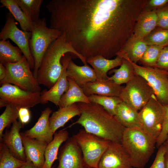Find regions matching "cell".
<instances>
[{"label":"cell","instance_id":"cell-37","mask_svg":"<svg viewBox=\"0 0 168 168\" xmlns=\"http://www.w3.org/2000/svg\"><path fill=\"white\" fill-rule=\"evenodd\" d=\"M164 115L161 133L156 140V147L159 148L168 138V105H163Z\"/></svg>","mask_w":168,"mask_h":168},{"label":"cell","instance_id":"cell-38","mask_svg":"<svg viewBox=\"0 0 168 168\" xmlns=\"http://www.w3.org/2000/svg\"><path fill=\"white\" fill-rule=\"evenodd\" d=\"M158 148L155 160L149 168H165L166 149L163 144Z\"/></svg>","mask_w":168,"mask_h":168},{"label":"cell","instance_id":"cell-39","mask_svg":"<svg viewBox=\"0 0 168 168\" xmlns=\"http://www.w3.org/2000/svg\"><path fill=\"white\" fill-rule=\"evenodd\" d=\"M156 67L168 72V45L164 47L162 49Z\"/></svg>","mask_w":168,"mask_h":168},{"label":"cell","instance_id":"cell-10","mask_svg":"<svg viewBox=\"0 0 168 168\" xmlns=\"http://www.w3.org/2000/svg\"><path fill=\"white\" fill-rule=\"evenodd\" d=\"M138 112L141 128L156 140L162 130L164 115L163 105L153 94Z\"/></svg>","mask_w":168,"mask_h":168},{"label":"cell","instance_id":"cell-29","mask_svg":"<svg viewBox=\"0 0 168 168\" xmlns=\"http://www.w3.org/2000/svg\"><path fill=\"white\" fill-rule=\"evenodd\" d=\"M18 47L12 45L8 40L0 41V63H15L21 60L24 55Z\"/></svg>","mask_w":168,"mask_h":168},{"label":"cell","instance_id":"cell-45","mask_svg":"<svg viewBox=\"0 0 168 168\" xmlns=\"http://www.w3.org/2000/svg\"><path fill=\"white\" fill-rule=\"evenodd\" d=\"M164 9L167 28L168 29V5L164 7Z\"/></svg>","mask_w":168,"mask_h":168},{"label":"cell","instance_id":"cell-11","mask_svg":"<svg viewBox=\"0 0 168 168\" xmlns=\"http://www.w3.org/2000/svg\"><path fill=\"white\" fill-rule=\"evenodd\" d=\"M31 36V32L21 30L17 27L14 18L10 13L7 14L5 23L0 32V39H9L14 42L22 52L31 69L33 70L34 60L29 45Z\"/></svg>","mask_w":168,"mask_h":168},{"label":"cell","instance_id":"cell-12","mask_svg":"<svg viewBox=\"0 0 168 168\" xmlns=\"http://www.w3.org/2000/svg\"><path fill=\"white\" fill-rule=\"evenodd\" d=\"M41 92L26 91L11 84H4L0 87V100L17 107H34L40 103Z\"/></svg>","mask_w":168,"mask_h":168},{"label":"cell","instance_id":"cell-49","mask_svg":"<svg viewBox=\"0 0 168 168\" xmlns=\"http://www.w3.org/2000/svg\"><path fill=\"white\" fill-rule=\"evenodd\" d=\"M166 141L168 142V138L166 140Z\"/></svg>","mask_w":168,"mask_h":168},{"label":"cell","instance_id":"cell-44","mask_svg":"<svg viewBox=\"0 0 168 168\" xmlns=\"http://www.w3.org/2000/svg\"><path fill=\"white\" fill-rule=\"evenodd\" d=\"M19 168H40L35 165L31 161L26 159L24 164Z\"/></svg>","mask_w":168,"mask_h":168},{"label":"cell","instance_id":"cell-41","mask_svg":"<svg viewBox=\"0 0 168 168\" xmlns=\"http://www.w3.org/2000/svg\"><path fill=\"white\" fill-rule=\"evenodd\" d=\"M157 16V26L159 28L167 29L165 15L164 7L156 11Z\"/></svg>","mask_w":168,"mask_h":168},{"label":"cell","instance_id":"cell-18","mask_svg":"<svg viewBox=\"0 0 168 168\" xmlns=\"http://www.w3.org/2000/svg\"><path fill=\"white\" fill-rule=\"evenodd\" d=\"M20 133L26 160L31 161L38 167L43 168L45 161V151L48 143L28 137L23 132Z\"/></svg>","mask_w":168,"mask_h":168},{"label":"cell","instance_id":"cell-34","mask_svg":"<svg viewBox=\"0 0 168 168\" xmlns=\"http://www.w3.org/2000/svg\"><path fill=\"white\" fill-rule=\"evenodd\" d=\"M19 109L11 105L8 104L0 116V139L3 134L4 129L18 118Z\"/></svg>","mask_w":168,"mask_h":168},{"label":"cell","instance_id":"cell-46","mask_svg":"<svg viewBox=\"0 0 168 168\" xmlns=\"http://www.w3.org/2000/svg\"><path fill=\"white\" fill-rule=\"evenodd\" d=\"M162 144L164 145L166 149V154L168 155V142L166 141Z\"/></svg>","mask_w":168,"mask_h":168},{"label":"cell","instance_id":"cell-7","mask_svg":"<svg viewBox=\"0 0 168 168\" xmlns=\"http://www.w3.org/2000/svg\"><path fill=\"white\" fill-rule=\"evenodd\" d=\"M119 56L130 63L136 74L147 81L158 101L163 105H168V72L156 67L138 65L132 62L124 53H121Z\"/></svg>","mask_w":168,"mask_h":168},{"label":"cell","instance_id":"cell-48","mask_svg":"<svg viewBox=\"0 0 168 168\" xmlns=\"http://www.w3.org/2000/svg\"><path fill=\"white\" fill-rule=\"evenodd\" d=\"M165 168H168V155L165 156Z\"/></svg>","mask_w":168,"mask_h":168},{"label":"cell","instance_id":"cell-15","mask_svg":"<svg viewBox=\"0 0 168 168\" xmlns=\"http://www.w3.org/2000/svg\"><path fill=\"white\" fill-rule=\"evenodd\" d=\"M71 59V56L67 54L62 57L63 69L61 74L55 84L49 90H45L41 92L40 104H45L50 101L56 106L59 105L61 97L68 89L67 69Z\"/></svg>","mask_w":168,"mask_h":168},{"label":"cell","instance_id":"cell-8","mask_svg":"<svg viewBox=\"0 0 168 168\" xmlns=\"http://www.w3.org/2000/svg\"><path fill=\"white\" fill-rule=\"evenodd\" d=\"M82 152L83 159L89 168H98L99 161L110 142L102 139L80 129L73 136Z\"/></svg>","mask_w":168,"mask_h":168},{"label":"cell","instance_id":"cell-27","mask_svg":"<svg viewBox=\"0 0 168 168\" xmlns=\"http://www.w3.org/2000/svg\"><path fill=\"white\" fill-rule=\"evenodd\" d=\"M147 46L143 39L133 35L119 52L125 54L132 62L136 63L142 57Z\"/></svg>","mask_w":168,"mask_h":168},{"label":"cell","instance_id":"cell-24","mask_svg":"<svg viewBox=\"0 0 168 168\" xmlns=\"http://www.w3.org/2000/svg\"><path fill=\"white\" fill-rule=\"evenodd\" d=\"M114 117L125 128H141L139 112L123 101L118 105Z\"/></svg>","mask_w":168,"mask_h":168},{"label":"cell","instance_id":"cell-35","mask_svg":"<svg viewBox=\"0 0 168 168\" xmlns=\"http://www.w3.org/2000/svg\"><path fill=\"white\" fill-rule=\"evenodd\" d=\"M147 45H168V29L159 28L153 30L143 39Z\"/></svg>","mask_w":168,"mask_h":168},{"label":"cell","instance_id":"cell-9","mask_svg":"<svg viewBox=\"0 0 168 168\" xmlns=\"http://www.w3.org/2000/svg\"><path fill=\"white\" fill-rule=\"evenodd\" d=\"M153 94L147 81L135 74L124 87L119 97L124 102L138 111L146 105Z\"/></svg>","mask_w":168,"mask_h":168},{"label":"cell","instance_id":"cell-25","mask_svg":"<svg viewBox=\"0 0 168 168\" xmlns=\"http://www.w3.org/2000/svg\"><path fill=\"white\" fill-rule=\"evenodd\" d=\"M67 131L63 129L54 134L53 140L48 143L45 149V161L43 168H52L54 162L58 159L59 149L61 144L69 138Z\"/></svg>","mask_w":168,"mask_h":168},{"label":"cell","instance_id":"cell-40","mask_svg":"<svg viewBox=\"0 0 168 168\" xmlns=\"http://www.w3.org/2000/svg\"><path fill=\"white\" fill-rule=\"evenodd\" d=\"M18 118L19 121L23 124L28 123L30 119V112L29 108H21L19 109Z\"/></svg>","mask_w":168,"mask_h":168},{"label":"cell","instance_id":"cell-50","mask_svg":"<svg viewBox=\"0 0 168 168\" xmlns=\"http://www.w3.org/2000/svg\"></svg>","mask_w":168,"mask_h":168},{"label":"cell","instance_id":"cell-14","mask_svg":"<svg viewBox=\"0 0 168 168\" xmlns=\"http://www.w3.org/2000/svg\"><path fill=\"white\" fill-rule=\"evenodd\" d=\"M98 168H134L121 144L110 142L102 156Z\"/></svg>","mask_w":168,"mask_h":168},{"label":"cell","instance_id":"cell-20","mask_svg":"<svg viewBox=\"0 0 168 168\" xmlns=\"http://www.w3.org/2000/svg\"><path fill=\"white\" fill-rule=\"evenodd\" d=\"M67 75L74 80L80 86H82L89 82H93L96 80L94 69L87 64L79 66L72 60L69 61L67 69Z\"/></svg>","mask_w":168,"mask_h":168},{"label":"cell","instance_id":"cell-43","mask_svg":"<svg viewBox=\"0 0 168 168\" xmlns=\"http://www.w3.org/2000/svg\"><path fill=\"white\" fill-rule=\"evenodd\" d=\"M7 70L5 66L0 63V81L2 80L6 77Z\"/></svg>","mask_w":168,"mask_h":168},{"label":"cell","instance_id":"cell-2","mask_svg":"<svg viewBox=\"0 0 168 168\" xmlns=\"http://www.w3.org/2000/svg\"><path fill=\"white\" fill-rule=\"evenodd\" d=\"M81 114L75 124L82 125L87 132L105 140L121 143L125 128L101 106L94 103L77 104Z\"/></svg>","mask_w":168,"mask_h":168},{"label":"cell","instance_id":"cell-22","mask_svg":"<svg viewBox=\"0 0 168 168\" xmlns=\"http://www.w3.org/2000/svg\"><path fill=\"white\" fill-rule=\"evenodd\" d=\"M86 62L92 67L95 72L97 80L108 79V72L120 66L122 58L118 55L113 59H107L102 56L97 55L88 58Z\"/></svg>","mask_w":168,"mask_h":168},{"label":"cell","instance_id":"cell-5","mask_svg":"<svg viewBox=\"0 0 168 168\" xmlns=\"http://www.w3.org/2000/svg\"><path fill=\"white\" fill-rule=\"evenodd\" d=\"M31 33L29 45L35 62L33 73L37 79L38 70L46 50L61 34L57 30L48 27L45 18L33 22Z\"/></svg>","mask_w":168,"mask_h":168},{"label":"cell","instance_id":"cell-47","mask_svg":"<svg viewBox=\"0 0 168 168\" xmlns=\"http://www.w3.org/2000/svg\"><path fill=\"white\" fill-rule=\"evenodd\" d=\"M7 105V104L6 102L0 100V108L1 109L4 107H6Z\"/></svg>","mask_w":168,"mask_h":168},{"label":"cell","instance_id":"cell-30","mask_svg":"<svg viewBox=\"0 0 168 168\" xmlns=\"http://www.w3.org/2000/svg\"><path fill=\"white\" fill-rule=\"evenodd\" d=\"M121 58L122 62L120 68L110 71V74L114 73V74L108 78L119 85L128 83L135 74L134 68L130 63L126 59Z\"/></svg>","mask_w":168,"mask_h":168},{"label":"cell","instance_id":"cell-36","mask_svg":"<svg viewBox=\"0 0 168 168\" xmlns=\"http://www.w3.org/2000/svg\"><path fill=\"white\" fill-rule=\"evenodd\" d=\"M164 46L149 45L139 61L144 66L156 67L160 53Z\"/></svg>","mask_w":168,"mask_h":168},{"label":"cell","instance_id":"cell-13","mask_svg":"<svg viewBox=\"0 0 168 168\" xmlns=\"http://www.w3.org/2000/svg\"><path fill=\"white\" fill-rule=\"evenodd\" d=\"M58 156L59 163L56 168H89L86 165L81 150L73 136L60 148Z\"/></svg>","mask_w":168,"mask_h":168},{"label":"cell","instance_id":"cell-28","mask_svg":"<svg viewBox=\"0 0 168 168\" xmlns=\"http://www.w3.org/2000/svg\"><path fill=\"white\" fill-rule=\"evenodd\" d=\"M2 7L7 8L16 20L22 30L31 32L32 22L26 16L18 5L16 0H0Z\"/></svg>","mask_w":168,"mask_h":168},{"label":"cell","instance_id":"cell-16","mask_svg":"<svg viewBox=\"0 0 168 168\" xmlns=\"http://www.w3.org/2000/svg\"><path fill=\"white\" fill-rule=\"evenodd\" d=\"M24 125L20 121H15L9 130L3 133L0 142L4 144L16 158L26 161V156L21 137L20 130Z\"/></svg>","mask_w":168,"mask_h":168},{"label":"cell","instance_id":"cell-31","mask_svg":"<svg viewBox=\"0 0 168 168\" xmlns=\"http://www.w3.org/2000/svg\"><path fill=\"white\" fill-rule=\"evenodd\" d=\"M90 101L97 104L112 115H115L118 105L123 102L119 97L93 94L88 96Z\"/></svg>","mask_w":168,"mask_h":168},{"label":"cell","instance_id":"cell-26","mask_svg":"<svg viewBox=\"0 0 168 168\" xmlns=\"http://www.w3.org/2000/svg\"><path fill=\"white\" fill-rule=\"evenodd\" d=\"M68 82V87L67 91L60 98L58 106L63 107L76 103L82 102L90 103L88 96L84 93L82 88L75 81L67 77Z\"/></svg>","mask_w":168,"mask_h":168},{"label":"cell","instance_id":"cell-42","mask_svg":"<svg viewBox=\"0 0 168 168\" xmlns=\"http://www.w3.org/2000/svg\"><path fill=\"white\" fill-rule=\"evenodd\" d=\"M168 3V0H151L148 5L151 8L162 7Z\"/></svg>","mask_w":168,"mask_h":168},{"label":"cell","instance_id":"cell-6","mask_svg":"<svg viewBox=\"0 0 168 168\" xmlns=\"http://www.w3.org/2000/svg\"><path fill=\"white\" fill-rule=\"evenodd\" d=\"M4 65L7 73L5 78L0 81L1 84H13L26 91L40 92V85L24 55L21 60L16 63H7Z\"/></svg>","mask_w":168,"mask_h":168},{"label":"cell","instance_id":"cell-23","mask_svg":"<svg viewBox=\"0 0 168 168\" xmlns=\"http://www.w3.org/2000/svg\"><path fill=\"white\" fill-rule=\"evenodd\" d=\"M81 112L78 105L75 103L63 107H59L53 113L49 118L50 125L53 132L64 126L70 119L75 116H80Z\"/></svg>","mask_w":168,"mask_h":168},{"label":"cell","instance_id":"cell-1","mask_svg":"<svg viewBox=\"0 0 168 168\" xmlns=\"http://www.w3.org/2000/svg\"><path fill=\"white\" fill-rule=\"evenodd\" d=\"M145 6L143 0H52L46 7L50 28L64 33L86 60L116 55L133 35Z\"/></svg>","mask_w":168,"mask_h":168},{"label":"cell","instance_id":"cell-3","mask_svg":"<svg viewBox=\"0 0 168 168\" xmlns=\"http://www.w3.org/2000/svg\"><path fill=\"white\" fill-rule=\"evenodd\" d=\"M74 54L84 63L86 60L67 42L65 35L62 34L53 42L46 50L38 70L37 80L40 85L51 88L60 77L63 69L62 58L67 54Z\"/></svg>","mask_w":168,"mask_h":168},{"label":"cell","instance_id":"cell-21","mask_svg":"<svg viewBox=\"0 0 168 168\" xmlns=\"http://www.w3.org/2000/svg\"><path fill=\"white\" fill-rule=\"evenodd\" d=\"M156 11L147 10L141 13L138 17L134 29L133 35L143 39L157 26Z\"/></svg>","mask_w":168,"mask_h":168},{"label":"cell","instance_id":"cell-32","mask_svg":"<svg viewBox=\"0 0 168 168\" xmlns=\"http://www.w3.org/2000/svg\"><path fill=\"white\" fill-rule=\"evenodd\" d=\"M26 17L32 22L39 19L42 0H16Z\"/></svg>","mask_w":168,"mask_h":168},{"label":"cell","instance_id":"cell-33","mask_svg":"<svg viewBox=\"0 0 168 168\" xmlns=\"http://www.w3.org/2000/svg\"><path fill=\"white\" fill-rule=\"evenodd\" d=\"M25 162L15 157L7 146L0 142V168H19Z\"/></svg>","mask_w":168,"mask_h":168},{"label":"cell","instance_id":"cell-19","mask_svg":"<svg viewBox=\"0 0 168 168\" xmlns=\"http://www.w3.org/2000/svg\"><path fill=\"white\" fill-rule=\"evenodd\" d=\"M124 87L117 84L108 79L96 80L82 86L84 93L87 96L93 94L119 97Z\"/></svg>","mask_w":168,"mask_h":168},{"label":"cell","instance_id":"cell-4","mask_svg":"<svg viewBox=\"0 0 168 168\" xmlns=\"http://www.w3.org/2000/svg\"><path fill=\"white\" fill-rule=\"evenodd\" d=\"M121 144L134 168H144L154 152L156 139L140 128H125Z\"/></svg>","mask_w":168,"mask_h":168},{"label":"cell","instance_id":"cell-17","mask_svg":"<svg viewBox=\"0 0 168 168\" xmlns=\"http://www.w3.org/2000/svg\"><path fill=\"white\" fill-rule=\"evenodd\" d=\"M52 110L49 107L45 108L34 126L30 129L23 132L25 136L49 143L53 139L54 134L51 128L49 116Z\"/></svg>","mask_w":168,"mask_h":168}]
</instances>
